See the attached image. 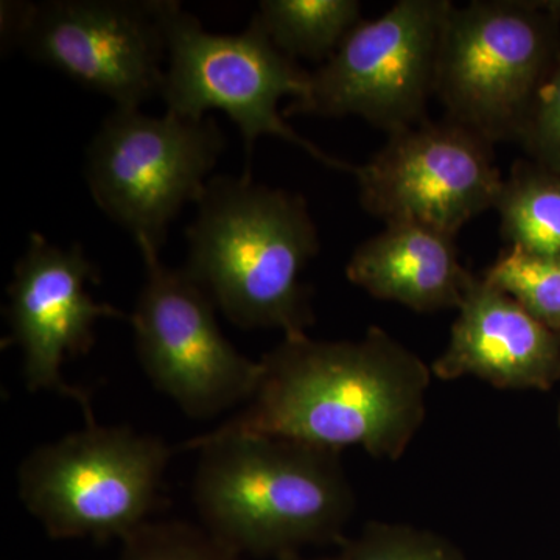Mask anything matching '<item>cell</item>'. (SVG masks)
<instances>
[{
  "instance_id": "obj_7",
  "label": "cell",
  "mask_w": 560,
  "mask_h": 560,
  "mask_svg": "<svg viewBox=\"0 0 560 560\" xmlns=\"http://www.w3.org/2000/svg\"><path fill=\"white\" fill-rule=\"evenodd\" d=\"M224 143L213 117L116 106L88 147L84 178L92 200L130 232L140 254H160L180 209L200 200Z\"/></svg>"
},
{
  "instance_id": "obj_6",
  "label": "cell",
  "mask_w": 560,
  "mask_h": 560,
  "mask_svg": "<svg viewBox=\"0 0 560 560\" xmlns=\"http://www.w3.org/2000/svg\"><path fill=\"white\" fill-rule=\"evenodd\" d=\"M165 38L168 66L161 97L167 113L201 120L210 109H220L241 130L248 158L257 139L275 136L334 171L355 173L357 165L324 153L283 120L279 102L304 98L311 72L282 54L256 18L241 33L219 35L205 31L179 2L167 0Z\"/></svg>"
},
{
  "instance_id": "obj_22",
  "label": "cell",
  "mask_w": 560,
  "mask_h": 560,
  "mask_svg": "<svg viewBox=\"0 0 560 560\" xmlns=\"http://www.w3.org/2000/svg\"><path fill=\"white\" fill-rule=\"evenodd\" d=\"M559 429H560V408H559Z\"/></svg>"
},
{
  "instance_id": "obj_2",
  "label": "cell",
  "mask_w": 560,
  "mask_h": 560,
  "mask_svg": "<svg viewBox=\"0 0 560 560\" xmlns=\"http://www.w3.org/2000/svg\"><path fill=\"white\" fill-rule=\"evenodd\" d=\"M175 451L200 453L191 499L202 528L238 556H296L341 540L355 493L340 453L261 434H200Z\"/></svg>"
},
{
  "instance_id": "obj_9",
  "label": "cell",
  "mask_w": 560,
  "mask_h": 560,
  "mask_svg": "<svg viewBox=\"0 0 560 560\" xmlns=\"http://www.w3.org/2000/svg\"><path fill=\"white\" fill-rule=\"evenodd\" d=\"M165 9L167 0L10 2L3 35L117 108H140L164 83Z\"/></svg>"
},
{
  "instance_id": "obj_18",
  "label": "cell",
  "mask_w": 560,
  "mask_h": 560,
  "mask_svg": "<svg viewBox=\"0 0 560 560\" xmlns=\"http://www.w3.org/2000/svg\"><path fill=\"white\" fill-rule=\"evenodd\" d=\"M334 560H467L451 540L399 523L371 522L359 536L342 540Z\"/></svg>"
},
{
  "instance_id": "obj_8",
  "label": "cell",
  "mask_w": 560,
  "mask_h": 560,
  "mask_svg": "<svg viewBox=\"0 0 560 560\" xmlns=\"http://www.w3.org/2000/svg\"><path fill=\"white\" fill-rule=\"evenodd\" d=\"M452 7L451 0H399L377 20L361 21L311 72L307 95L283 116H357L388 136L422 124Z\"/></svg>"
},
{
  "instance_id": "obj_14",
  "label": "cell",
  "mask_w": 560,
  "mask_h": 560,
  "mask_svg": "<svg viewBox=\"0 0 560 560\" xmlns=\"http://www.w3.org/2000/svg\"><path fill=\"white\" fill-rule=\"evenodd\" d=\"M455 241L420 224H386L353 250L346 276L371 296L415 312L458 311L474 275L460 264Z\"/></svg>"
},
{
  "instance_id": "obj_13",
  "label": "cell",
  "mask_w": 560,
  "mask_h": 560,
  "mask_svg": "<svg viewBox=\"0 0 560 560\" xmlns=\"http://www.w3.org/2000/svg\"><path fill=\"white\" fill-rule=\"evenodd\" d=\"M433 377H477L499 389L552 388L560 381V335L510 294L474 276Z\"/></svg>"
},
{
  "instance_id": "obj_15",
  "label": "cell",
  "mask_w": 560,
  "mask_h": 560,
  "mask_svg": "<svg viewBox=\"0 0 560 560\" xmlns=\"http://www.w3.org/2000/svg\"><path fill=\"white\" fill-rule=\"evenodd\" d=\"M510 246L560 257V175L533 161L512 165L495 208Z\"/></svg>"
},
{
  "instance_id": "obj_20",
  "label": "cell",
  "mask_w": 560,
  "mask_h": 560,
  "mask_svg": "<svg viewBox=\"0 0 560 560\" xmlns=\"http://www.w3.org/2000/svg\"><path fill=\"white\" fill-rule=\"evenodd\" d=\"M517 143L530 161L560 175V57L537 94Z\"/></svg>"
},
{
  "instance_id": "obj_1",
  "label": "cell",
  "mask_w": 560,
  "mask_h": 560,
  "mask_svg": "<svg viewBox=\"0 0 560 560\" xmlns=\"http://www.w3.org/2000/svg\"><path fill=\"white\" fill-rule=\"evenodd\" d=\"M431 378V366L382 327L360 340L283 337L260 360L250 399L212 433L360 447L397 460L422 429Z\"/></svg>"
},
{
  "instance_id": "obj_10",
  "label": "cell",
  "mask_w": 560,
  "mask_h": 560,
  "mask_svg": "<svg viewBox=\"0 0 560 560\" xmlns=\"http://www.w3.org/2000/svg\"><path fill=\"white\" fill-rule=\"evenodd\" d=\"M147 279L130 323L136 352L154 388L194 419L243 407L260 378V361L221 334L217 307L184 268L143 253Z\"/></svg>"
},
{
  "instance_id": "obj_16",
  "label": "cell",
  "mask_w": 560,
  "mask_h": 560,
  "mask_svg": "<svg viewBox=\"0 0 560 560\" xmlns=\"http://www.w3.org/2000/svg\"><path fill=\"white\" fill-rule=\"evenodd\" d=\"M254 18L291 60L320 65L363 21L357 0H264Z\"/></svg>"
},
{
  "instance_id": "obj_19",
  "label": "cell",
  "mask_w": 560,
  "mask_h": 560,
  "mask_svg": "<svg viewBox=\"0 0 560 560\" xmlns=\"http://www.w3.org/2000/svg\"><path fill=\"white\" fill-rule=\"evenodd\" d=\"M208 529L186 522H147L121 540L119 560H238Z\"/></svg>"
},
{
  "instance_id": "obj_4",
  "label": "cell",
  "mask_w": 560,
  "mask_h": 560,
  "mask_svg": "<svg viewBox=\"0 0 560 560\" xmlns=\"http://www.w3.org/2000/svg\"><path fill=\"white\" fill-rule=\"evenodd\" d=\"M173 452L128 427L86 423L28 453L18 492L51 539L121 541L156 511Z\"/></svg>"
},
{
  "instance_id": "obj_3",
  "label": "cell",
  "mask_w": 560,
  "mask_h": 560,
  "mask_svg": "<svg viewBox=\"0 0 560 560\" xmlns=\"http://www.w3.org/2000/svg\"><path fill=\"white\" fill-rule=\"evenodd\" d=\"M186 230L187 275L242 329L305 334L315 316L302 272L319 235L300 194L245 176H213Z\"/></svg>"
},
{
  "instance_id": "obj_12",
  "label": "cell",
  "mask_w": 560,
  "mask_h": 560,
  "mask_svg": "<svg viewBox=\"0 0 560 560\" xmlns=\"http://www.w3.org/2000/svg\"><path fill=\"white\" fill-rule=\"evenodd\" d=\"M101 282L98 268L80 245L61 248L33 232L14 267L7 320L11 340L24 357L25 385L77 401L86 423H94L90 396L62 375L68 357L84 355L95 342V324L124 319V312L91 296Z\"/></svg>"
},
{
  "instance_id": "obj_5",
  "label": "cell",
  "mask_w": 560,
  "mask_h": 560,
  "mask_svg": "<svg viewBox=\"0 0 560 560\" xmlns=\"http://www.w3.org/2000/svg\"><path fill=\"white\" fill-rule=\"evenodd\" d=\"M560 57V21L529 0L452 7L438 58L445 119L495 145L517 142Z\"/></svg>"
},
{
  "instance_id": "obj_17",
  "label": "cell",
  "mask_w": 560,
  "mask_h": 560,
  "mask_svg": "<svg viewBox=\"0 0 560 560\" xmlns=\"http://www.w3.org/2000/svg\"><path fill=\"white\" fill-rule=\"evenodd\" d=\"M481 278L560 335V257L510 246Z\"/></svg>"
},
{
  "instance_id": "obj_21",
  "label": "cell",
  "mask_w": 560,
  "mask_h": 560,
  "mask_svg": "<svg viewBox=\"0 0 560 560\" xmlns=\"http://www.w3.org/2000/svg\"><path fill=\"white\" fill-rule=\"evenodd\" d=\"M280 560H304V559H300V558H298V556H291V558H285V559H280ZM313 560H334V558H331V559H313Z\"/></svg>"
},
{
  "instance_id": "obj_11",
  "label": "cell",
  "mask_w": 560,
  "mask_h": 560,
  "mask_svg": "<svg viewBox=\"0 0 560 560\" xmlns=\"http://www.w3.org/2000/svg\"><path fill=\"white\" fill-rule=\"evenodd\" d=\"M353 176L361 206L375 219L420 224L451 237L495 208L504 180L492 143L448 119L390 135Z\"/></svg>"
}]
</instances>
